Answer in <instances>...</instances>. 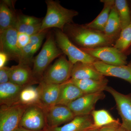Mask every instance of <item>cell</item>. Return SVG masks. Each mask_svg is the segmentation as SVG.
Instances as JSON below:
<instances>
[{
    "label": "cell",
    "mask_w": 131,
    "mask_h": 131,
    "mask_svg": "<svg viewBox=\"0 0 131 131\" xmlns=\"http://www.w3.org/2000/svg\"><path fill=\"white\" fill-rule=\"evenodd\" d=\"M100 129H98V128H94V129H91L89 131H99Z\"/></svg>",
    "instance_id": "36"
},
{
    "label": "cell",
    "mask_w": 131,
    "mask_h": 131,
    "mask_svg": "<svg viewBox=\"0 0 131 131\" xmlns=\"http://www.w3.org/2000/svg\"><path fill=\"white\" fill-rule=\"evenodd\" d=\"M131 44V23L122 29L114 47L124 53Z\"/></svg>",
    "instance_id": "29"
},
{
    "label": "cell",
    "mask_w": 131,
    "mask_h": 131,
    "mask_svg": "<svg viewBox=\"0 0 131 131\" xmlns=\"http://www.w3.org/2000/svg\"><path fill=\"white\" fill-rule=\"evenodd\" d=\"M63 32L71 41L80 48H94L110 46L115 41L103 32L88 28L85 25L71 24L66 25Z\"/></svg>",
    "instance_id": "1"
},
{
    "label": "cell",
    "mask_w": 131,
    "mask_h": 131,
    "mask_svg": "<svg viewBox=\"0 0 131 131\" xmlns=\"http://www.w3.org/2000/svg\"><path fill=\"white\" fill-rule=\"evenodd\" d=\"M47 13L42 20L39 32L54 28L63 31L66 25L73 23V19L78 12L65 8L59 2L53 0H46Z\"/></svg>",
    "instance_id": "2"
},
{
    "label": "cell",
    "mask_w": 131,
    "mask_h": 131,
    "mask_svg": "<svg viewBox=\"0 0 131 131\" xmlns=\"http://www.w3.org/2000/svg\"><path fill=\"white\" fill-rule=\"evenodd\" d=\"M13 1L4 0L0 3V33L11 27L16 28L18 13Z\"/></svg>",
    "instance_id": "16"
},
{
    "label": "cell",
    "mask_w": 131,
    "mask_h": 131,
    "mask_svg": "<svg viewBox=\"0 0 131 131\" xmlns=\"http://www.w3.org/2000/svg\"><path fill=\"white\" fill-rule=\"evenodd\" d=\"M80 49L95 58L98 61L107 64L113 65H125L127 64L126 57L124 53L114 46Z\"/></svg>",
    "instance_id": "8"
},
{
    "label": "cell",
    "mask_w": 131,
    "mask_h": 131,
    "mask_svg": "<svg viewBox=\"0 0 131 131\" xmlns=\"http://www.w3.org/2000/svg\"><path fill=\"white\" fill-rule=\"evenodd\" d=\"M28 106L20 104L1 106L0 131H14L19 127L22 115Z\"/></svg>",
    "instance_id": "7"
},
{
    "label": "cell",
    "mask_w": 131,
    "mask_h": 131,
    "mask_svg": "<svg viewBox=\"0 0 131 131\" xmlns=\"http://www.w3.org/2000/svg\"><path fill=\"white\" fill-rule=\"evenodd\" d=\"M91 115L94 126L98 129L119 121V120L115 119L110 113L104 109L94 110L91 113Z\"/></svg>",
    "instance_id": "27"
},
{
    "label": "cell",
    "mask_w": 131,
    "mask_h": 131,
    "mask_svg": "<svg viewBox=\"0 0 131 131\" xmlns=\"http://www.w3.org/2000/svg\"><path fill=\"white\" fill-rule=\"evenodd\" d=\"M45 110L47 128L61 126L70 122L75 117L74 113L66 106L55 105Z\"/></svg>",
    "instance_id": "12"
},
{
    "label": "cell",
    "mask_w": 131,
    "mask_h": 131,
    "mask_svg": "<svg viewBox=\"0 0 131 131\" xmlns=\"http://www.w3.org/2000/svg\"><path fill=\"white\" fill-rule=\"evenodd\" d=\"M63 52L57 44L55 36L51 32L47 34L46 40L38 54L34 59L33 73L40 82L48 66L53 60L63 55Z\"/></svg>",
    "instance_id": "3"
},
{
    "label": "cell",
    "mask_w": 131,
    "mask_h": 131,
    "mask_svg": "<svg viewBox=\"0 0 131 131\" xmlns=\"http://www.w3.org/2000/svg\"><path fill=\"white\" fill-rule=\"evenodd\" d=\"M8 60L9 59L7 55L3 52H0V68L5 66Z\"/></svg>",
    "instance_id": "33"
},
{
    "label": "cell",
    "mask_w": 131,
    "mask_h": 131,
    "mask_svg": "<svg viewBox=\"0 0 131 131\" xmlns=\"http://www.w3.org/2000/svg\"><path fill=\"white\" fill-rule=\"evenodd\" d=\"M95 128L91 115L76 116L67 124L58 127L47 128V131H89Z\"/></svg>",
    "instance_id": "17"
},
{
    "label": "cell",
    "mask_w": 131,
    "mask_h": 131,
    "mask_svg": "<svg viewBox=\"0 0 131 131\" xmlns=\"http://www.w3.org/2000/svg\"><path fill=\"white\" fill-rule=\"evenodd\" d=\"M25 87L17 85L10 82L0 84L1 106L18 104L20 92Z\"/></svg>",
    "instance_id": "18"
},
{
    "label": "cell",
    "mask_w": 131,
    "mask_h": 131,
    "mask_svg": "<svg viewBox=\"0 0 131 131\" xmlns=\"http://www.w3.org/2000/svg\"><path fill=\"white\" fill-rule=\"evenodd\" d=\"M42 20L34 16L18 13L16 28L18 32L26 33L31 36L40 32Z\"/></svg>",
    "instance_id": "20"
},
{
    "label": "cell",
    "mask_w": 131,
    "mask_h": 131,
    "mask_svg": "<svg viewBox=\"0 0 131 131\" xmlns=\"http://www.w3.org/2000/svg\"><path fill=\"white\" fill-rule=\"evenodd\" d=\"M10 69L6 66L0 68V84L9 82Z\"/></svg>",
    "instance_id": "30"
},
{
    "label": "cell",
    "mask_w": 131,
    "mask_h": 131,
    "mask_svg": "<svg viewBox=\"0 0 131 131\" xmlns=\"http://www.w3.org/2000/svg\"><path fill=\"white\" fill-rule=\"evenodd\" d=\"M68 81L78 87L84 94L94 93L105 90L107 86L108 80L93 79L77 80L71 78Z\"/></svg>",
    "instance_id": "21"
},
{
    "label": "cell",
    "mask_w": 131,
    "mask_h": 131,
    "mask_svg": "<svg viewBox=\"0 0 131 131\" xmlns=\"http://www.w3.org/2000/svg\"><path fill=\"white\" fill-rule=\"evenodd\" d=\"M116 131H126L125 129L121 126V124L117 128Z\"/></svg>",
    "instance_id": "35"
},
{
    "label": "cell",
    "mask_w": 131,
    "mask_h": 131,
    "mask_svg": "<svg viewBox=\"0 0 131 131\" xmlns=\"http://www.w3.org/2000/svg\"><path fill=\"white\" fill-rule=\"evenodd\" d=\"M61 85L47 83L42 81L39 83L37 87L40 94V105L45 109L57 105Z\"/></svg>",
    "instance_id": "15"
},
{
    "label": "cell",
    "mask_w": 131,
    "mask_h": 131,
    "mask_svg": "<svg viewBox=\"0 0 131 131\" xmlns=\"http://www.w3.org/2000/svg\"><path fill=\"white\" fill-rule=\"evenodd\" d=\"M121 30L119 16L114 4L111 9L109 18L103 32L108 37L116 40L118 38L117 36Z\"/></svg>",
    "instance_id": "25"
},
{
    "label": "cell",
    "mask_w": 131,
    "mask_h": 131,
    "mask_svg": "<svg viewBox=\"0 0 131 131\" xmlns=\"http://www.w3.org/2000/svg\"><path fill=\"white\" fill-rule=\"evenodd\" d=\"M71 78L77 80H101L105 78L95 69L93 64L77 62L73 65Z\"/></svg>",
    "instance_id": "19"
},
{
    "label": "cell",
    "mask_w": 131,
    "mask_h": 131,
    "mask_svg": "<svg viewBox=\"0 0 131 131\" xmlns=\"http://www.w3.org/2000/svg\"><path fill=\"white\" fill-rule=\"evenodd\" d=\"M104 5L100 13L93 21L85 25L88 28L103 32L110 15L111 9L114 4V1H101Z\"/></svg>",
    "instance_id": "23"
},
{
    "label": "cell",
    "mask_w": 131,
    "mask_h": 131,
    "mask_svg": "<svg viewBox=\"0 0 131 131\" xmlns=\"http://www.w3.org/2000/svg\"><path fill=\"white\" fill-rule=\"evenodd\" d=\"M114 6L119 16L122 30L131 23L130 14L128 4L125 0H115L114 1Z\"/></svg>",
    "instance_id": "28"
},
{
    "label": "cell",
    "mask_w": 131,
    "mask_h": 131,
    "mask_svg": "<svg viewBox=\"0 0 131 131\" xmlns=\"http://www.w3.org/2000/svg\"><path fill=\"white\" fill-rule=\"evenodd\" d=\"M73 66L65 55H61L46 70L42 81L51 84L65 83L71 78Z\"/></svg>",
    "instance_id": "5"
},
{
    "label": "cell",
    "mask_w": 131,
    "mask_h": 131,
    "mask_svg": "<svg viewBox=\"0 0 131 131\" xmlns=\"http://www.w3.org/2000/svg\"><path fill=\"white\" fill-rule=\"evenodd\" d=\"M9 79V82L25 86L40 83L35 78L30 66L20 64L10 68Z\"/></svg>",
    "instance_id": "13"
},
{
    "label": "cell",
    "mask_w": 131,
    "mask_h": 131,
    "mask_svg": "<svg viewBox=\"0 0 131 131\" xmlns=\"http://www.w3.org/2000/svg\"><path fill=\"white\" fill-rule=\"evenodd\" d=\"M84 94L78 87L68 81L61 85L59 97L57 105L68 106Z\"/></svg>",
    "instance_id": "22"
},
{
    "label": "cell",
    "mask_w": 131,
    "mask_h": 131,
    "mask_svg": "<svg viewBox=\"0 0 131 131\" xmlns=\"http://www.w3.org/2000/svg\"><path fill=\"white\" fill-rule=\"evenodd\" d=\"M93 64L104 76L118 78L131 83V63L127 65H113L97 61Z\"/></svg>",
    "instance_id": "14"
},
{
    "label": "cell",
    "mask_w": 131,
    "mask_h": 131,
    "mask_svg": "<svg viewBox=\"0 0 131 131\" xmlns=\"http://www.w3.org/2000/svg\"><path fill=\"white\" fill-rule=\"evenodd\" d=\"M114 98L119 114L121 117V126L126 131H131V97L119 93L111 87L105 90Z\"/></svg>",
    "instance_id": "9"
},
{
    "label": "cell",
    "mask_w": 131,
    "mask_h": 131,
    "mask_svg": "<svg viewBox=\"0 0 131 131\" xmlns=\"http://www.w3.org/2000/svg\"><path fill=\"white\" fill-rule=\"evenodd\" d=\"M42 42L38 38L30 37L28 44L21 49L19 64L30 66L33 64L34 55L41 46Z\"/></svg>",
    "instance_id": "24"
},
{
    "label": "cell",
    "mask_w": 131,
    "mask_h": 131,
    "mask_svg": "<svg viewBox=\"0 0 131 131\" xmlns=\"http://www.w3.org/2000/svg\"><path fill=\"white\" fill-rule=\"evenodd\" d=\"M30 36L26 33H18V47L20 50L27 45L30 41Z\"/></svg>",
    "instance_id": "31"
},
{
    "label": "cell",
    "mask_w": 131,
    "mask_h": 131,
    "mask_svg": "<svg viewBox=\"0 0 131 131\" xmlns=\"http://www.w3.org/2000/svg\"><path fill=\"white\" fill-rule=\"evenodd\" d=\"M54 33L58 46L73 65L77 62L93 64L98 61L75 45L62 31L55 28Z\"/></svg>",
    "instance_id": "4"
},
{
    "label": "cell",
    "mask_w": 131,
    "mask_h": 131,
    "mask_svg": "<svg viewBox=\"0 0 131 131\" xmlns=\"http://www.w3.org/2000/svg\"><path fill=\"white\" fill-rule=\"evenodd\" d=\"M18 31L15 27H11L0 33L1 52L7 55L9 59L18 62L21 50L18 47Z\"/></svg>",
    "instance_id": "11"
},
{
    "label": "cell",
    "mask_w": 131,
    "mask_h": 131,
    "mask_svg": "<svg viewBox=\"0 0 131 131\" xmlns=\"http://www.w3.org/2000/svg\"><path fill=\"white\" fill-rule=\"evenodd\" d=\"M105 96L103 91L84 94L67 106L75 116L89 115L94 111L97 102L103 99Z\"/></svg>",
    "instance_id": "10"
},
{
    "label": "cell",
    "mask_w": 131,
    "mask_h": 131,
    "mask_svg": "<svg viewBox=\"0 0 131 131\" xmlns=\"http://www.w3.org/2000/svg\"><path fill=\"white\" fill-rule=\"evenodd\" d=\"M19 127L32 131L45 130L47 125L44 108L39 105L28 106L22 115Z\"/></svg>",
    "instance_id": "6"
},
{
    "label": "cell",
    "mask_w": 131,
    "mask_h": 131,
    "mask_svg": "<svg viewBox=\"0 0 131 131\" xmlns=\"http://www.w3.org/2000/svg\"><path fill=\"white\" fill-rule=\"evenodd\" d=\"M18 104L27 106L33 105H41L40 94L38 87L35 88L32 85L25 87L20 94Z\"/></svg>",
    "instance_id": "26"
},
{
    "label": "cell",
    "mask_w": 131,
    "mask_h": 131,
    "mask_svg": "<svg viewBox=\"0 0 131 131\" xmlns=\"http://www.w3.org/2000/svg\"><path fill=\"white\" fill-rule=\"evenodd\" d=\"M121 125V124L120 123L119 121L118 122L113 123L101 127L99 131H116L117 128Z\"/></svg>",
    "instance_id": "32"
},
{
    "label": "cell",
    "mask_w": 131,
    "mask_h": 131,
    "mask_svg": "<svg viewBox=\"0 0 131 131\" xmlns=\"http://www.w3.org/2000/svg\"><path fill=\"white\" fill-rule=\"evenodd\" d=\"M14 131H32L30 130H27V129H24V128H22V127H19L17 128V129H16ZM47 131L46 130H45L44 131Z\"/></svg>",
    "instance_id": "34"
}]
</instances>
